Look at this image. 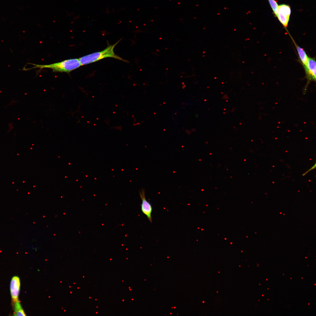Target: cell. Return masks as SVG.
<instances>
[{
	"instance_id": "cell-9",
	"label": "cell",
	"mask_w": 316,
	"mask_h": 316,
	"mask_svg": "<svg viewBox=\"0 0 316 316\" xmlns=\"http://www.w3.org/2000/svg\"><path fill=\"white\" fill-rule=\"evenodd\" d=\"M268 0L275 16L276 17L278 7V4L276 1V0Z\"/></svg>"
},
{
	"instance_id": "cell-8",
	"label": "cell",
	"mask_w": 316,
	"mask_h": 316,
	"mask_svg": "<svg viewBox=\"0 0 316 316\" xmlns=\"http://www.w3.org/2000/svg\"><path fill=\"white\" fill-rule=\"evenodd\" d=\"M14 315L25 316L26 315L19 300L13 303Z\"/></svg>"
},
{
	"instance_id": "cell-1",
	"label": "cell",
	"mask_w": 316,
	"mask_h": 316,
	"mask_svg": "<svg viewBox=\"0 0 316 316\" xmlns=\"http://www.w3.org/2000/svg\"><path fill=\"white\" fill-rule=\"evenodd\" d=\"M119 42V40L114 44L108 46L102 51L94 52L80 58L79 59L81 66L92 63L107 57L113 58L124 62H128L116 55L114 52V48Z\"/></svg>"
},
{
	"instance_id": "cell-2",
	"label": "cell",
	"mask_w": 316,
	"mask_h": 316,
	"mask_svg": "<svg viewBox=\"0 0 316 316\" xmlns=\"http://www.w3.org/2000/svg\"><path fill=\"white\" fill-rule=\"evenodd\" d=\"M32 68L42 69L47 68L51 69L54 72L69 73L79 68L81 64L79 59H73L65 60L62 61L48 65L33 64Z\"/></svg>"
},
{
	"instance_id": "cell-4",
	"label": "cell",
	"mask_w": 316,
	"mask_h": 316,
	"mask_svg": "<svg viewBox=\"0 0 316 316\" xmlns=\"http://www.w3.org/2000/svg\"><path fill=\"white\" fill-rule=\"evenodd\" d=\"M291 14L290 6L286 4L278 6L277 17L284 27L286 29L288 26Z\"/></svg>"
},
{
	"instance_id": "cell-7",
	"label": "cell",
	"mask_w": 316,
	"mask_h": 316,
	"mask_svg": "<svg viewBox=\"0 0 316 316\" xmlns=\"http://www.w3.org/2000/svg\"><path fill=\"white\" fill-rule=\"evenodd\" d=\"M289 35L296 47L300 61L304 68L307 64L309 57L307 55L305 50L303 48H302L297 44L292 36L290 35V34Z\"/></svg>"
},
{
	"instance_id": "cell-5",
	"label": "cell",
	"mask_w": 316,
	"mask_h": 316,
	"mask_svg": "<svg viewBox=\"0 0 316 316\" xmlns=\"http://www.w3.org/2000/svg\"><path fill=\"white\" fill-rule=\"evenodd\" d=\"M140 195L142 200L141 209L142 212L147 217L149 221L152 223V219L151 214L152 210V206L150 203L146 199L145 190L142 189L140 191Z\"/></svg>"
},
{
	"instance_id": "cell-10",
	"label": "cell",
	"mask_w": 316,
	"mask_h": 316,
	"mask_svg": "<svg viewBox=\"0 0 316 316\" xmlns=\"http://www.w3.org/2000/svg\"><path fill=\"white\" fill-rule=\"evenodd\" d=\"M315 167H316V163H315V164L314 165H313V166H312V167L311 168H310V169H309V170H308L307 171H306V172H305V173H303V174H302V176H305V175H306V174H307V173H308V172H309L310 171H311V170H312V169H315Z\"/></svg>"
},
{
	"instance_id": "cell-6",
	"label": "cell",
	"mask_w": 316,
	"mask_h": 316,
	"mask_svg": "<svg viewBox=\"0 0 316 316\" xmlns=\"http://www.w3.org/2000/svg\"><path fill=\"white\" fill-rule=\"evenodd\" d=\"M20 288V281L19 277L13 276L10 284V291L12 302L13 303L18 300V296Z\"/></svg>"
},
{
	"instance_id": "cell-3",
	"label": "cell",
	"mask_w": 316,
	"mask_h": 316,
	"mask_svg": "<svg viewBox=\"0 0 316 316\" xmlns=\"http://www.w3.org/2000/svg\"><path fill=\"white\" fill-rule=\"evenodd\" d=\"M316 68L315 59L314 57H309L307 64L304 68L307 81V83L303 91L304 95L306 93L307 88L309 83L312 81L316 82Z\"/></svg>"
}]
</instances>
